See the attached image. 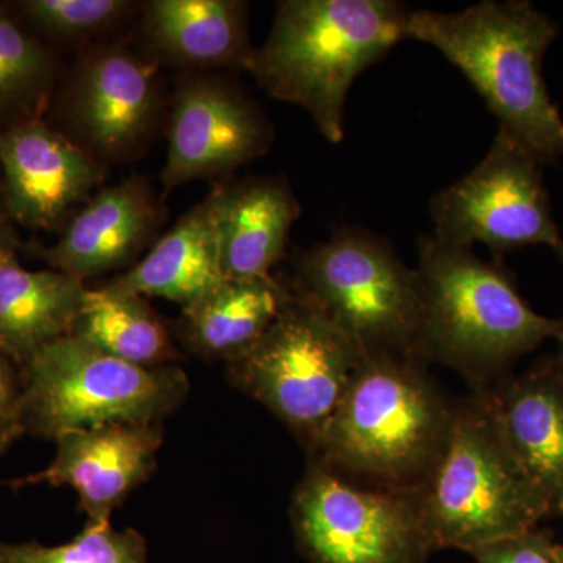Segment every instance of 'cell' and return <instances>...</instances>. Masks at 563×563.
<instances>
[{
    "label": "cell",
    "instance_id": "7",
    "mask_svg": "<svg viewBox=\"0 0 563 563\" xmlns=\"http://www.w3.org/2000/svg\"><path fill=\"white\" fill-rule=\"evenodd\" d=\"M22 369V431L54 440L63 432L121 422L157 424L188 393L180 368L132 365L76 335L47 344Z\"/></svg>",
    "mask_w": 563,
    "mask_h": 563
},
{
    "label": "cell",
    "instance_id": "5",
    "mask_svg": "<svg viewBox=\"0 0 563 563\" xmlns=\"http://www.w3.org/2000/svg\"><path fill=\"white\" fill-rule=\"evenodd\" d=\"M417 499L433 550L472 553L553 515L504 442L481 390L454 402L450 437Z\"/></svg>",
    "mask_w": 563,
    "mask_h": 563
},
{
    "label": "cell",
    "instance_id": "8",
    "mask_svg": "<svg viewBox=\"0 0 563 563\" xmlns=\"http://www.w3.org/2000/svg\"><path fill=\"white\" fill-rule=\"evenodd\" d=\"M363 352L290 292L279 317L231 361L233 383L284 421L312 451L363 361Z\"/></svg>",
    "mask_w": 563,
    "mask_h": 563
},
{
    "label": "cell",
    "instance_id": "24",
    "mask_svg": "<svg viewBox=\"0 0 563 563\" xmlns=\"http://www.w3.org/2000/svg\"><path fill=\"white\" fill-rule=\"evenodd\" d=\"M49 58L0 7V106L27 95L46 76Z\"/></svg>",
    "mask_w": 563,
    "mask_h": 563
},
{
    "label": "cell",
    "instance_id": "19",
    "mask_svg": "<svg viewBox=\"0 0 563 563\" xmlns=\"http://www.w3.org/2000/svg\"><path fill=\"white\" fill-rule=\"evenodd\" d=\"M87 287L79 277L0 263V355L27 365L44 346L73 333Z\"/></svg>",
    "mask_w": 563,
    "mask_h": 563
},
{
    "label": "cell",
    "instance_id": "6",
    "mask_svg": "<svg viewBox=\"0 0 563 563\" xmlns=\"http://www.w3.org/2000/svg\"><path fill=\"white\" fill-rule=\"evenodd\" d=\"M292 295L324 314L363 354L424 361L417 269L379 235L343 228L301 252Z\"/></svg>",
    "mask_w": 563,
    "mask_h": 563
},
{
    "label": "cell",
    "instance_id": "3",
    "mask_svg": "<svg viewBox=\"0 0 563 563\" xmlns=\"http://www.w3.org/2000/svg\"><path fill=\"white\" fill-rule=\"evenodd\" d=\"M409 14L395 0H285L244 69L272 98L306 110L321 135L339 144L352 84L407 40Z\"/></svg>",
    "mask_w": 563,
    "mask_h": 563
},
{
    "label": "cell",
    "instance_id": "22",
    "mask_svg": "<svg viewBox=\"0 0 563 563\" xmlns=\"http://www.w3.org/2000/svg\"><path fill=\"white\" fill-rule=\"evenodd\" d=\"M111 357L144 368L177 357L165 325L140 296L113 285L85 290L73 333Z\"/></svg>",
    "mask_w": 563,
    "mask_h": 563
},
{
    "label": "cell",
    "instance_id": "31",
    "mask_svg": "<svg viewBox=\"0 0 563 563\" xmlns=\"http://www.w3.org/2000/svg\"><path fill=\"white\" fill-rule=\"evenodd\" d=\"M558 563H563V544H558Z\"/></svg>",
    "mask_w": 563,
    "mask_h": 563
},
{
    "label": "cell",
    "instance_id": "27",
    "mask_svg": "<svg viewBox=\"0 0 563 563\" xmlns=\"http://www.w3.org/2000/svg\"><path fill=\"white\" fill-rule=\"evenodd\" d=\"M21 384L14 380L13 373L0 355V433L20 437L22 431L20 420Z\"/></svg>",
    "mask_w": 563,
    "mask_h": 563
},
{
    "label": "cell",
    "instance_id": "1",
    "mask_svg": "<svg viewBox=\"0 0 563 563\" xmlns=\"http://www.w3.org/2000/svg\"><path fill=\"white\" fill-rule=\"evenodd\" d=\"M407 38L442 52L543 166L563 158V118L543 77L559 25L529 0H485L462 11H410Z\"/></svg>",
    "mask_w": 563,
    "mask_h": 563
},
{
    "label": "cell",
    "instance_id": "11",
    "mask_svg": "<svg viewBox=\"0 0 563 563\" xmlns=\"http://www.w3.org/2000/svg\"><path fill=\"white\" fill-rule=\"evenodd\" d=\"M272 143V124L247 96L221 80H188L173 106L163 184L173 190L232 172L262 157Z\"/></svg>",
    "mask_w": 563,
    "mask_h": 563
},
{
    "label": "cell",
    "instance_id": "17",
    "mask_svg": "<svg viewBox=\"0 0 563 563\" xmlns=\"http://www.w3.org/2000/svg\"><path fill=\"white\" fill-rule=\"evenodd\" d=\"M155 224L157 210L146 187L125 180L95 196L44 257L57 272L84 280L128 262L150 240Z\"/></svg>",
    "mask_w": 563,
    "mask_h": 563
},
{
    "label": "cell",
    "instance_id": "4",
    "mask_svg": "<svg viewBox=\"0 0 563 563\" xmlns=\"http://www.w3.org/2000/svg\"><path fill=\"white\" fill-rule=\"evenodd\" d=\"M417 274L422 357L451 366L474 390L490 387L518 358L563 332V320L537 313L501 266L472 250L421 236Z\"/></svg>",
    "mask_w": 563,
    "mask_h": 563
},
{
    "label": "cell",
    "instance_id": "18",
    "mask_svg": "<svg viewBox=\"0 0 563 563\" xmlns=\"http://www.w3.org/2000/svg\"><path fill=\"white\" fill-rule=\"evenodd\" d=\"M218 231V188L188 211L135 268L111 282L135 296L188 307L224 282Z\"/></svg>",
    "mask_w": 563,
    "mask_h": 563
},
{
    "label": "cell",
    "instance_id": "26",
    "mask_svg": "<svg viewBox=\"0 0 563 563\" xmlns=\"http://www.w3.org/2000/svg\"><path fill=\"white\" fill-rule=\"evenodd\" d=\"M476 563H558V544L543 529L483 544L472 553Z\"/></svg>",
    "mask_w": 563,
    "mask_h": 563
},
{
    "label": "cell",
    "instance_id": "30",
    "mask_svg": "<svg viewBox=\"0 0 563 563\" xmlns=\"http://www.w3.org/2000/svg\"><path fill=\"white\" fill-rule=\"evenodd\" d=\"M16 439L18 437L0 433V455L5 453V451L9 450L10 444L13 443Z\"/></svg>",
    "mask_w": 563,
    "mask_h": 563
},
{
    "label": "cell",
    "instance_id": "15",
    "mask_svg": "<svg viewBox=\"0 0 563 563\" xmlns=\"http://www.w3.org/2000/svg\"><path fill=\"white\" fill-rule=\"evenodd\" d=\"M157 99L150 65L122 49L102 51L80 70L73 117L91 146L122 154L150 131Z\"/></svg>",
    "mask_w": 563,
    "mask_h": 563
},
{
    "label": "cell",
    "instance_id": "28",
    "mask_svg": "<svg viewBox=\"0 0 563 563\" xmlns=\"http://www.w3.org/2000/svg\"><path fill=\"white\" fill-rule=\"evenodd\" d=\"M13 258V236L5 218L0 213V263Z\"/></svg>",
    "mask_w": 563,
    "mask_h": 563
},
{
    "label": "cell",
    "instance_id": "9",
    "mask_svg": "<svg viewBox=\"0 0 563 563\" xmlns=\"http://www.w3.org/2000/svg\"><path fill=\"white\" fill-rule=\"evenodd\" d=\"M433 236L472 250L484 244L496 258L544 246L563 262V235L551 210L543 165L498 131L483 161L431 202Z\"/></svg>",
    "mask_w": 563,
    "mask_h": 563
},
{
    "label": "cell",
    "instance_id": "23",
    "mask_svg": "<svg viewBox=\"0 0 563 563\" xmlns=\"http://www.w3.org/2000/svg\"><path fill=\"white\" fill-rule=\"evenodd\" d=\"M0 563H147V547L135 529L117 531L110 518H88L76 539L58 547L0 543Z\"/></svg>",
    "mask_w": 563,
    "mask_h": 563
},
{
    "label": "cell",
    "instance_id": "14",
    "mask_svg": "<svg viewBox=\"0 0 563 563\" xmlns=\"http://www.w3.org/2000/svg\"><path fill=\"white\" fill-rule=\"evenodd\" d=\"M7 202L18 221L49 228L98 184L84 151L38 122L0 133Z\"/></svg>",
    "mask_w": 563,
    "mask_h": 563
},
{
    "label": "cell",
    "instance_id": "13",
    "mask_svg": "<svg viewBox=\"0 0 563 563\" xmlns=\"http://www.w3.org/2000/svg\"><path fill=\"white\" fill-rule=\"evenodd\" d=\"M479 390L515 461L551 514H563V385L550 361Z\"/></svg>",
    "mask_w": 563,
    "mask_h": 563
},
{
    "label": "cell",
    "instance_id": "2",
    "mask_svg": "<svg viewBox=\"0 0 563 563\" xmlns=\"http://www.w3.org/2000/svg\"><path fill=\"white\" fill-rule=\"evenodd\" d=\"M406 355H363L312 463L354 483L418 495L450 437L454 402Z\"/></svg>",
    "mask_w": 563,
    "mask_h": 563
},
{
    "label": "cell",
    "instance_id": "12",
    "mask_svg": "<svg viewBox=\"0 0 563 563\" xmlns=\"http://www.w3.org/2000/svg\"><path fill=\"white\" fill-rule=\"evenodd\" d=\"M55 442L57 454L46 470L11 485H69L87 518H110L129 493L150 479L163 431L158 424L121 422L63 432Z\"/></svg>",
    "mask_w": 563,
    "mask_h": 563
},
{
    "label": "cell",
    "instance_id": "21",
    "mask_svg": "<svg viewBox=\"0 0 563 563\" xmlns=\"http://www.w3.org/2000/svg\"><path fill=\"white\" fill-rule=\"evenodd\" d=\"M290 298L273 276L224 280L184 309L188 340L202 354L232 361L268 331Z\"/></svg>",
    "mask_w": 563,
    "mask_h": 563
},
{
    "label": "cell",
    "instance_id": "29",
    "mask_svg": "<svg viewBox=\"0 0 563 563\" xmlns=\"http://www.w3.org/2000/svg\"><path fill=\"white\" fill-rule=\"evenodd\" d=\"M558 351L553 355V358L550 361L551 368L554 369L555 376L559 377L563 385V332L558 336Z\"/></svg>",
    "mask_w": 563,
    "mask_h": 563
},
{
    "label": "cell",
    "instance_id": "20",
    "mask_svg": "<svg viewBox=\"0 0 563 563\" xmlns=\"http://www.w3.org/2000/svg\"><path fill=\"white\" fill-rule=\"evenodd\" d=\"M146 31L158 51L190 65L244 69L254 51L247 5L236 0H154Z\"/></svg>",
    "mask_w": 563,
    "mask_h": 563
},
{
    "label": "cell",
    "instance_id": "16",
    "mask_svg": "<svg viewBox=\"0 0 563 563\" xmlns=\"http://www.w3.org/2000/svg\"><path fill=\"white\" fill-rule=\"evenodd\" d=\"M301 209L287 181L247 179L218 188V231L225 280L272 276Z\"/></svg>",
    "mask_w": 563,
    "mask_h": 563
},
{
    "label": "cell",
    "instance_id": "10",
    "mask_svg": "<svg viewBox=\"0 0 563 563\" xmlns=\"http://www.w3.org/2000/svg\"><path fill=\"white\" fill-rule=\"evenodd\" d=\"M312 563H426L433 550L417 495L369 487L312 463L291 504Z\"/></svg>",
    "mask_w": 563,
    "mask_h": 563
},
{
    "label": "cell",
    "instance_id": "25",
    "mask_svg": "<svg viewBox=\"0 0 563 563\" xmlns=\"http://www.w3.org/2000/svg\"><path fill=\"white\" fill-rule=\"evenodd\" d=\"M121 0H27L22 10L35 24L62 36L101 31L128 9Z\"/></svg>",
    "mask_w": 563,
    "mask_h": 563
}]
</instances>
